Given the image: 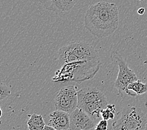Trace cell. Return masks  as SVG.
Wrapping results in <instances>:
<instances>
[{"label": "cell", "mask_w": 147, "mask_h": 130, "mask_svg": "<svg viewBox=\"0 0 147 130\" xmlns=\"http://www.w3.org/2000/svg\"><path fill=\"white\" fill-rule=\"evenodd\" d=\"M146 115L140 108L130 105L125 107L121 117L112 124L113 130H145Z\"/></svg>", "instance_id": "5b68a950"}, {"label": "cell", "mask_w": 147, "mask_h": 130, "mask_svg": "<svg viewBox=\"0 0 147 130\" xmlns=\"http://www.w3.org/2000/svg\"><path fill=\"white\" fill-rule=\"evenodd\" d=\"M138 1H141V2H143V1H144V0H138Z\"/></svg>", "instance_id": "ffe728a7"}, {"label": "cell", "mask_w": 147, "mask_h": 130, "mask_svg": "<svg viewBox=\"0 0 147 130\" xmlns=\"http://www.w3.org/2000/svg\"><path fill=\"white\" fill-rule=\"evenodd\" d=\"M11 95V90L5 84L1 83L0 84V100L1 101L8 98Z\"/></svg>", "instance_id": "5bb4252c"}, {"label": "cell", "mask_w": 147, "mask_h": 130, "mask_svg": "<svg viewBox=\"0 0 147 130\" xmlns=\"http://www.w3.org/2000/svg\"><path fill=\"white\" fill-rule=\"evenodd\" d=\"M58 57L59 61L65 64L100 59L97 51L92 45L80 41L70 42L61 48Z\"/></svg>", "instance_id": "277c9868"}, {"label": "cell", "mask_w": 147, "mask_h": 130, "mask_svg": "<svg viewBox=\"0 0 147 130\" xmlns=\"http://www.w3.org/2000/svg\"><path fill=\"white\" fill-rule=\"evenodd\" d=\"M29 130H43V127H39V126H34L32 125H28Z\"/></svg>", "instance_id": "e0dca14e"}, {"label": "cell", "mask_w": 147, "mask_h": 130, "mask_svg": "<svg viewBox=\"0 0 147 130\" xmlns=\"http://www.w3.org/2000/svg\"><path fill=\"white\" fill-rule=\"evenodd\" d=\"M27 125L43 128H44L45 126L46 125L43 117L36 113H33L30 116V119L27 123Z\"/></svg>", "instance_id": "4fadbf2b"}, {"label": "cell", "mask_w": 147, "mask_h": 130, "mask_svg": "<svg viewBox=\"0 0 147 130\" xmlns=\"http://www.w3.org/2000/svg\"><path fill=\"white\" fill-rule=\"evenodd\" d=\"M63 12H68L75 6L79 0H61Z\"/></svg>", "instance_id": "9a60e30c"}, {"label": "cell", "mask_w": 147, "mask_h": 130, "mask_svg": "<svg viewBox=\"0 0 147 130\" xmlns=\"http://www.w3.org/2000/svg\"><path fill=\"white\" fill-rule=\"evenodd\" d=\"M116 113V106L115 104H108L101 112V118L105 120L113 119Z\"/></svg>", "instance_id": "7c38bea8"}, {"label": "cell", "mask_w": 147, "mask_h": 130, "mask_svg": "<svg viewBox=\"0 0 147 130\" xmlns=\"http://www.w3.org/2000/svg\"><path fill=\"white\" fill-rule=\"evenodd\" d=\"M119 26V12L114 3L101 1L87 9L85 16V27L98 38L110 36Z\"/></svg>", "instance_id": "6da1fadb"}, {"label": "cell", "mask_w": 147, "mask_h": 130, "mask_svg": "<svg viewBox=\"0 0 147 130\" xmlns=\"http://www.w3.org/2000/svg\"><path fill=\"white\" fill-rule=\"evenodd\" d=\"M43 130H57V129H56L55 128L52 127V126L50 125H45L43 128Z\"/></svg>", "instance_id": "ac0fdd59"}, {"label": "cell", "mask_w": 147, "mask_h": 130, "mask_svg": "<svg viewBox=\"0 0 147 130\" xmlns=\"http://www.w3.org/2000/svg\"><path fill=\"white\" fill-rule=\"evenodd\" d=\"M108 103L106 96L96 88L86 87L78 91V108L88 114L95 123L101 118V112Z\"/></svg>", "instance_id": "3957f363"}, {"label": "cell", "mask_w": 147, "mask_h": 130, "mask_svg": "<svg viewBox=\"0 0 147 130\" xmlns=\"http://www.w3.org/2000/svg\"><path fill=\"white\" fill-rule=\"evenodd\" d=\"M101 64L100 59L67 63L53 79L80 82L92 79L98 71Z\"/></svg>", "instance_id": "7a4b0ae2"}, {"label": "cell", "mask_w": 147, "mask_h": 130, "mask_svg": "<svg viewBox=\"0 0 147 130\" xmlns=\"http://www.w3.org/2000/svg\"><path fill=\"white\" fill-rule=\"evenodd\" d=\"M57 110L71 114L78 108V91L74 86L62 88L55 99Z\"/></svg>", "instance_id": "52a82bcc"}, {"label": "cell", "mask_w": 147, "mask_h": 130, "mask_svg": "<svg viewBox=\"0 0 147 130\" xmlns=\"http://www.w3.org/2000/svg\"><path fill=\"white\" fill-rule=\"evenodd\" d=\"M145 13V8H139L138 10V15H144Z\"/></svg>", "instance_id": "d6986e66"}, {"label": "cell", "mask_w": 147, "mask_h": 130, "mask_svg": "<svg viewBox=\"0 0 147 130\" xmlns=\"http://www.w3.org/2000/svg\"><path fill=\"white\" fill-rule=\"evenodd\" d=\"M128 89L134 96L142 95L147 92V83H143L141 80L138 79L136 82L129 84Z\"/></svg>", "instance_id": "8fae6325"}, {"label": "cell", "mask_w": 147, "mask_h": 130, "mask_svg": "<svg viewBox=\"0 0 147 130\" xmlns=\"http://www.w3.org/2000/svg\"><path fill=\"white\" fill-rule=\"evenodd\" d=\"M45 8L59 15L63 13L61 0H38Z\"/></svg>", "instance_id": "30bf717a"}, {"label": "cell", "mask_w": 147, "mask_h": 130, "mask_svg": "<svg viewBox=\"0 0 147 130\" xmlns=\"http://www.w3.org/2000/svg\"><path fill=\"white\" fill-rule=\"evenodd\" d=\"M95 126V123L82 109L77 108L69 114V129L90 130Z\"/></svg>", "instance_id": "ba28073f"}, {"label": "cell", "mask_w": 147, "mask_h": 130, "mask_svg": "<svg viewBox=\"0 0 147 130\" xmlns=\"http://www.w3.org/2000/svg\"><path fill=\"white\" fill-rule=\"evenodd\" d=\"M108 129V121L105 119H101V120L98 122L96 125L94 130H107Z\"/></svg>", "instance_id": "2e32d148"}, {"label": "cell", "mask_w": 147, "mask_h": 130, "mask_svg": "<svg viewBox=\"0 0 147 130\" xmlns=\"http://www.w3.org/2000/svg\"><path fill=\"white\" fill-rule=\"evenodd\" d=\"M110 58L111 60L118 66V76L115 82V87L118 90L119 94L121 96L127 94L128 96H134L128 89L130 83L138 80L135 72L128 67L127 62L118 53L113 51Z\"/></svg>", "instance_id": "8992f818"}, {"label": "cell", "mask_w": 147, "mask_h": 130, "mask_svg": "<svg viewBox=\"0 0 147 130\" xmlns=\"http://www.w3.org/2000/svg\"><path fill=\"white\" fill-rule=\"evenodd\" d=\"M48 125L57 130L69 129V114L65 111L55 110L49 115Z\"/></svg>", "instance_id": "9c48e42d"}]
</instances>
